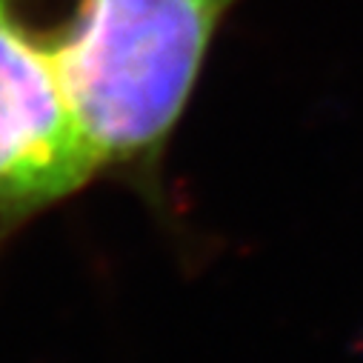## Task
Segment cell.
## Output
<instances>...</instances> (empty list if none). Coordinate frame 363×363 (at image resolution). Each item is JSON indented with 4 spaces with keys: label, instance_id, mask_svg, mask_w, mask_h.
<instances>
[{
    "label": "cell",
    "instance_id": "7a4b0ae2",
    "mask_svg": "<svg viewBox=\"0 0 363 363\" xmlns=\"http://www.w3.org/2000/svg\"><path fill=\"white\" fill-rule=\"evenodd\" d=\"M101 174L43 26L0 0V249Z\"/></svg>",
    "mask_w": 363,
    "mask_h": 363
},
{
    "label": "cell",
    "instance_id": "6da1fadb",
    "mask_svg": "<svg viewBox=\"0 0 363 363\" xmlns=\"http://www.w3.org/2000/svg\"><path fill=\"white\" fill-rule=\"evenodd\" d=\"M240 0H72L43 35L104 177L163 203V160Z\"/></svg>",
    "mask_w": 363,
    "mask_h": 363
}]
</instances>
